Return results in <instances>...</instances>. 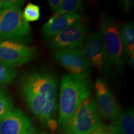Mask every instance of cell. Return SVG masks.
<instances>
[{
    "instance_id": "cell-1",
    "label": "cell",
    "mask_w": 134,
    "mask_h": 134,
    "mask_svg": "<svg viewBox=\"0 0 134 134\" xmlns=\"http://www.w3.org/2000/svg\"><path fill=\"white\" fill-rule=\"evenodd\" d=\"M91 83L88 78L67 74L60 83L58 124L64 129L78 107L90 97Z\"/></svg>"
},
{
    "instance_id": "cell-2",
    "label": "cell",
    "mask_w": 134,
    "mask_h": 134,
    "mask_svg": "<svg viewBox=\"0 0 134 134\" xmlns=\"http://www.w3.org/2000/svg\"><path fill=\"white\" fill-rule=\"evenodd\" d=\"M101 125L95 100L89 97L72 115L64 134H90Z\"/></svg>"
},
{
    "instance_id": "cell-3",
    "label": "cell",
    "mask_w": 134,
    "mask_h": 134,
    "mask_svg": "<svg viewBox=\"0 0 134 134\" xmlns=\"http://www.w3.org/2000/svg\"><path fill=\"white\" fill-rule=\"evenodd\" d=\"M31 26L24 19L20 8L0 9V39L23 42L29 38Z\"/></svg>"
},
{
    "instance_id": "cell-4",
    "label": "cell",
    "mask_w": 134,
    "mask_h": 134,
    "mask_svg": "<svg viewBox=\"0 0 134 134\" xmlns=\"http://www.w3.org/2000/svg\"><path fill=\"white\" fill-rule=\"evenodd\" d=\"M99 26L103 41L110 63L120 71L124 68V50L119 29L114 19L105 14L100 16Z\"/></svg>"
},
{
    "instance_id": "cell-5",
    "label": "cell",
    "mask_w": 134,
    "mask_h": 134,
    "mask_svg": "<svg viewBox=\"0 0 134 134\" xmlns=\"http://www.w3.org/2000/svg\"><path fill=\"white\" fill-rule=\"evenodd\" d=\"M22 94H41L57 99V80L52 73L36 71L28 74L21 83Z\"/></svg>"
},
{
    "instance_id": "cell-6",
    "label": "cell",
    "mask_w": 134,
    "mask_h": 134,
    "mask_svg": "<svg viewBox=\"0 0 134 134\" xmlns=\"http://www.w3.org/2000/svg\"><path fill=\"white\" fill-rule=\"evenodd\" d=\"M37 54L35 47L21 42L0 39V62L13 68L29 62Z\"/></svg>"
},
{
    "instance_id": "cell-7",
    "label": "cell",
    "mask_w": 134,
    "mask_h": 134,
    "mask_svg": "<svg viewBox=\"0 0 134 134\" xmlns=\"http://www.w3.org/2000/svg\"><path fill=\"white\" fill-rule=\"evenodd\" d=\"M80 50L90 65H92L100 71L108 70L110 62L100 32L91 34Z\"/></svg>"
},
{
    "instance_id": "cell-8",
    "label": "cell",
    "mask_w": 134,
    "mask_h": 134,
    "mask_svg": "<svg viewBox=\"0 0 134 134\" xmlns=\"http://www.w3.org/2000/svg\"><path fill=\"white\" fill-rule=\"evenodd\" d=\"M94 89L99 114L105 119L114 120L120 113V108L108 84L99 78L95 82Z\"/></svg>"
},
{
    "instance_id": "cell-9",
    "label": "cell",
    "mask_w": 134,
    "mask_h": 134,
    "mask_svg": "<svg viewBox=\"0 0 134 134\" xmlns=\"http://www.w3.org/2000/svg\"><path fill=\"white\" fill-rule=\"evenodd\" d=\"M86 34V27L81 21L48 38V43L55 50L76 49L83 45Z\"/></svg>"
},
{
    "instance_id": "cell-10",
    "label": "cell",
    "mask_w": 134,
    "mask_h": 134,
    "mask_svg": "<svg viewBox=\"0 0 134 134\" xmlns=\"http://www.w3.org/2000/svg\"><path fill=\"white\" fill-rule=\"evenodd\" d=\"M53 57L70 74L88 78L91 65L83 57L80 49L55 50Z\"/></svg>"
},
{
    "instance_id": "cell-11",
    "label": "cell",
    "mask_w": 134,
    "mask_h": 134,
    "mask_svg": "<svg viewBox=\"0 0 134 134\" xmlns=\"http://www.w3.org/2000/svg\"><path fill=\"white\" fill-rule=\"evenodd\" d=\"M33 129L29 117L19 109H13L0 119V134H27Z\"/></svg>"
},
{
    "instance_id": "cell-12",
    "label": "cell",
    "mask_w": 134,
    "mask_h": 134,
    "mask_svg": "<svg viewBox=\"0 0 134 134\" xmlns=\"http://www.w3.org/2000/svg\"><path fill=\"white\" fill-rule=\"evenodd\" d=\"M82 16L78 13L53 16L43 25L42 33L50 38L71 25L82 21Z\"/></svg>"
},
{
    "instance_id": "cell-13",
    "label": "cell",
    "mask_w": 134,
    "mask_h": 134,
    "mask_svg": "<svg viewBox=\"0 0 134 134\" xmlns=\"http://www.w3.org/2000/svg\"><path fill=\"white\" fill-rule=\"evenodd\" d=\"M111 134H134V113L133 109L120 112L110 125Z\"/></svg>"
},
{
    "instance_id": "cell-14",
    "label": "cell",
    "mask_w": 134,
    "mask_h": 134,
    "mask_svg": "<svg viewBox=\"0 0 134 134\" xmlns=\"http://www.w3.org/2000/svg\"><path fill=\"white\" fill-rule=\"evenodd\" d=\"M119 33L123 47L124 53L128 57L134 55V26L132 22L122 24Z\"/></svg>"
},
{
    "instance_id": "cell-15",
    "label": "cell",
    "mask_w": 134,
    "mask_h": 134,
    "mask_svg": "<svg viewBox=\"0 0 134 134\" xmlns=\"http://www.w3.org/2000/svg\"><path fill=\"white\" fill-rule=\"evenodd\" d=\"M82 6L83 2L80 0H62L59 8L55 13V16L77 13L82 9Z\"/></svg>"
},
{
    "instance_id": "cell-16",
    "label": "cell",
    "mask_w": 134,
    "mask_h": 134,
    "mask_svg": "<svg viewBox=\"0 0 134 134\" xmlns=\"http://www.w3.org/2000/svg\"><path fill=\"white\" fill-rule=\"evenodd\" d=\"M18 75L13 67L0 62V85H6L12 82Z\"/></svg>"
},
{
    "instance_id": "cell-17",
    "label": "cell",
    "mask_w": 134,
    "mask_h": 134,
    "mask_svg": "<svg viewBox=\"0 0 134 134\" xmlns=\"http://www.w3.org/2000/svg\"><path fill=\"white\" fill-rule=\"evenodd\" d=\"M23 16L28 23L38 21L41 17L39 6L32 3H28L23 11Z\"/></svg>"
},
{
    "instance_id": "cell-18",
    "label": "cell",
    "mask_w": 134,
    "mask_h": 134,
    "mask_svg": "<svg viewBox=\"0 0 134 134\" xmlns=\"http://www.w3.org/2000/svg\"><path fill=\"white\" fill-rule=\"evenodd\" d=\"M13 102L8 94L0 88V119L13 109Z\"/></svg>"
},
{
    "instance_id": "cell-19",
    "label": "cell",
    "mask_w": 134,
    "mask_h": 134,
    "mask_svg": "<svg viewBox=\"0 0 134 134\" xmlns=\"http://www.w3.org/2000/svg\"><path fill=\"white\" fill-rule=\"evenodd\" d=\"M25 1H21V0H3V6L2 8H14L21 9Z\"/></svg>"
},
{
    "instance_id": "cell-20",
    "label": "cell",
    "mask_w": 134,
    "mask_h": 134,
    "mask_svg": "<svg viewBox=\"0 0 134 134\" xmlns=\"http://www.w3.org/2000/svg\"><path fill=\"white\" fill-rule=\"evenodd\" d=\"M90 134H111L110 125H104L102 124L97 129Z\"/></svg>"
},
{
    "instance_id": "cell-21",
    "label": "cell",
    "mask_w": 134,
    "mask_h": 134,
    "mask_svg": "<svg viewBox=\"0 0 134 134\" xmlns=\"http://www.w3.org/2000/svg\"><path fill=\"white\" fill-rule=\"evenodd\" d=\"M62 0H47V3L52 11L55 13L59 8Z\"/></svg>"
},
{
    "instance_id": "cell-22",
    "label": "cell",
    "mask_w": 134,
    "mask_h": 134,
    "mask_svg": "<svg viewBox=\"0 0 134 134\" xmlns=\"http://www.w3.org/2000/svg\"><path fill=\"white\" fill-rule=\"evenodd\" d=\"M133 4V1H129V0H125L122 2V5H123V8L124 9L125 12H128L129 10L131 9L132 7V5Z\"/></svg>"
},
{
    "instance_id": "cell-23",
    "label": "cell",
    "mask_w": 134,
    "mask_h": 134,
    "mask_svg": "<svg viewBox=\"0 0 134 134\" xmlns=\"http://www.w3.org/2000/svg\"><path fill=\"white\" fill-rule=\"evenodd\" d=\"M27 134H50L48 133H47V132H42V131H38V130H37L35 129L34 128L33 129H32L29 132H28Z\"/></svg>"
},
{
    "instance_id": "cell-24",
    "label": "cell",
    "mask_w": 134,
    "mask_h": 134,
    "mask_svg": "<svg viewBox=\"0 0 134 134\" xmlns=\"http://www.w3.org/2000/svg\"><path fill=\"white\" fill-rule=\"evenodd\" d=\"M129 64L130 66L132 67V68H133L134 66V55H132V56L129 57Z\"/></svg>"
},
{
    "instance_id": "cell-25",
    "label": "cell",
    "mask_w": 134,
    "mask_h": 134,
    "mask_svg": "<svg viewBox=\"0 0 134 134\" xmlns=\"http://www.w3.org/2000/svg\"><path fill=\"white\" fill-rule=\"evenodd\" d=\"M3 0H0V9L3 8Z\"/></svg>"
}]
</instances>
